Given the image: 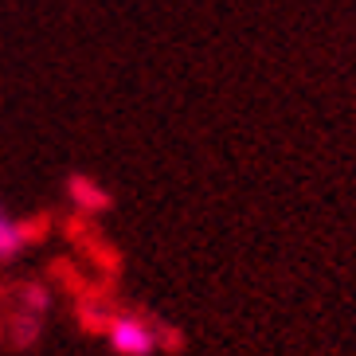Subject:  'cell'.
Instances as JSON below:
<instances>
[{"mask_svg": "<svg viewBox=\"0 0 356 356\" xmlns=\"http://www.w3.org/2000/svg\"><path fill=\"white\" fill-rule=\"evenodd\" d=\"M20 298H24V305H28L32 314H40V317L47 314V305H51V293H47V286H28Z\"/></svg>", "mask_w": 356, "mask_h": 356, "instance_id": "obj_3", "label": "cell"}, {"mask_svg": "<svg viewBox=\"0 0 356 356\" xmlns=\"http://www.w3.org/2000/svg\"><path fill=\"white\" fill-rule=\"evenodd\" d=\"M110 345L122 356H149L157 348V333L145 321H137V317H118L110 325Z\"/></svg>", "mask_w": 356, "mask_h": 356, "instance_id": "obj_1", "label": "cell"}, {"mask_svg": "<svg viewBox=\"0 0 356 356\" xmlns=\"http://www.w3.org/2000/svg\"><path fill=\"white\" fill-rule=\"evenodd\" d=\"M74 196L83 200L86 208H102V204H106L102 188H98V184H86V180H74Z\"/></svg>", "mask_w": 356, "mask_h": 356, "instance_id": "obj_4", "label": "cell"}, {"mask_svg": "<svg viewBox=\"0 0 356 356\" xmlns=\"http://www.w3.org/2000/svg\"><path fill=\"white\" fill-rule=\"evenodd\" d=\"M24 243H28V231L0 211V259H12V254L20 251Z\"/></svg>", "mask_w": 356, "mask_h": 356, "instance_id": "obj_2", "label": "cell"}]
</instances>
